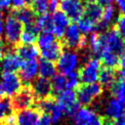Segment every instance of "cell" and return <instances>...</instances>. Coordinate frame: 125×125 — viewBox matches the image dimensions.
I'll return each instance as SVG.
<instances>
[{
  "label": "cell",
  "instance_id": "obj_1",
  "mask_svg": "<svg viewBox=\"0 0 125 125\" xmlns=\"http://www.w3.org/2000/svg\"><path fill=\"white\" fill-rule=\"evenodd\" d=\"M61 42L63 48L65 47L68 50L74 51L75 49H83L86 47L87 37L86 35L81 34L76 23H69L61 39Z\"/></svg>",
  "mask_w": 125,
  "mask_h": 125
},
{
  "label": "cell",
  "instance_id": "obj_2",
  "mask_svg": "<svg viewBox=\"0 0 125 125\" xmlns=\"http://www.w3.org/2000/svg\"><path fill=\"white\" fill-rule=\"evenodd\" d=\"M74 92L78 104L86 106L102 95L103 87L97 82L91 84H80Z\"/></svg>",
  "mask_w": 125,
  "mask_h": 125
},
{
  "label": "cell",
  "instance_id": "obj_3",
  "mask_svg": "<svg viewBox=\"0 0 125 125\" xmlns=\"http://www.w3.org/2000/svg\"><path fill=\"white\" fill-rule=\"evenodd\" d=\"M101 67L102 63L98 58L89 59L77 72L79 80L82 82V84L96 83L98 81V76Z\"/></svg>",
  "mask_w": 125,
  "mask_h": 125
},
{
  "label": "cell",
  "instance_id": "obj_4",
  "mask_svg": "<svg viewBox=\"0 0 125 125\" xmlns=\"http://www.w3.org/2000/svg\"><path fill=\"white\" fill-rule=\"evenodd\" d=\"M103 38L104 43V49L111 51L118 57H120L125 52V40L122 38V36L114 26H111L105 32H104Z\"/></svg>",
  "mask_w": 125,
  "mask_h": 125
},
{
  "label": "cell",
  "instance_id": "obj_5",
  "mask_svg": "<svg viewBox=\"0 0 125 125\" xmlns=\"http://www.w3.org/2000/svg\"><path fill=\"white\" fill-rule=\"evenodd\" d=\"M23 30V24L21 23L14 17L9 15L5 21V39L12 47L20 45L21 35Z\"/></svg>",
  "mask_w": 125,
  "mask_h": 125
},
{
  "label": "cell",
  "instance_id": "obj_6",
  "mask_svg": "<svg viewBox=\"0 0 125 125\" xmlns=\"http://www.w3.org/2000/svg\"><path fill=\"white\" fill-rule=\"evenodd\" d=\"M78 65V55L72 50H63L57 61V69L60 74L66 75L75 70Z\"/></svg>",
  "mask_w": 125,
  "mask_h": 125
},
{
  "label": "cell",
  "instance_id": "obj_7",
  "mask_svg": "<svg viewBox=\"0 0 125 125\" xmlns=\"http://www.w3.org/2000/svg\"><path fill=\"white\" fill-rule=\"evenodd\" d=\"M1 88L2 95L7 97H14L22 87V83L19 75L15 72H1Z\"/></svg>",
  "mask_w": 125,
  "mask_h": 125
},
{
  "label": "cell",
  "instance_id": "obj_8",
  "mask_svg": "<svg viewBox=\"0 0 125 125\" xmlns=\"http://www.w3.org/2000/svg\"><path fill=\"white\" fill-rule=\"evenodd\" d=\"M59 7L69 21H78L84 15V4L81 0H59Z\"/></svg>",
  "mask_w": 125,
  "mask_h": 125
},
{
  "label": "cell",
  "instance_id": "obj_9",
  "mask_svg": "<svg viewBox=\"0 0 125 125\" xmlns=\"http://www.w3.org/2000/svg\"><path fill=\"white\" fill-rule=\"evenodd\" d=\"M13 104L16 110L26 109L34 106L35 97L29 85H22L21 89L13 97Z\"/></svg>",
  "mask_w": 125,
  "mask_h": 125
},
{
  "label": "cell",
  "instance_id": "obj_10",
  "mask_svg": "<svg viewBox=\"0 0 125 125\" xmlns=\"http://www.w3.org/2000/svg\"><path fill=\"white\" fill-rule=\"evenodd\" d=\"M74 125H104V116L97 114L89 107H80L73 116Z\"/></svg>",
  "mask_w": 125,
  "mask_h": 125
},
{
  "label": "cell",
  "instance_id": "obj_11",
  "mask_svg": "<svg viewBox=\"0 0 125 125\" xmlns=\"http://www.w3.org/2000/svg\"><path fill=\"white\" fill-rule=\"evenodd\" d=\"M29 86L36 100H42L49 97H54L52 95V87H51L50 79H46L39 76L36 77L30 83Z\"/></svg>",
  "mask_w": 125,
  "mask_h": 125
},
{
  "label": "cell",
  "instance_id": "obj_12",
  "mask_svg": "<svg viewBox=\"0 0 125 125\" xmlns=\"http://www.w3.org/2000/svg\"><path fill=\"white\" fill-rule=\"evenodd\" d=\"M19 77L24 85H30V83L36 78L38 74V62L34 61H24L22 62L21 66L20 67Z\"/></svg>",
  "mask_w": 125,
  "mask_h": 125
},
{
  "label": "cell",
  "instance_id": "obj_13",
  "mask_svg": "<svg viewBox=\"0 0 125 125\" xmlns=\"http://www.w3.org/2000/svg\"><path fill=\"white\" fill-rule=\"evenodd\" d=\"M16 109L10 97L0 96V125L3 123H14Z\"/></svg>",
  "mask_w": 125,
  "mask_h": 125
},
{
  "label": "cell",
  "instance_id": "obj_14",
  "mask_svg": "<svg viewBox=\"0 0 125 125\" xmlns=\"http://www.w3.org/2000/svg\"><path fill=\"white\" fill-rule=\"evenodd\" d=\"M41 112L35 107L19 110L15 116L17 125H37Z\"/></svg>",
  "mask_w": 125,
  "mask_h": 125
},
{
  "label": "cell",
  "instance_id": "obj_15",
  "mask_svg": "<svg viewBox=\"0 0 125 125\" xmlns=\"http://www.w3.org/2000/svg\"><path fill=\"white\" fill-rule=\"evenodd\" d=\"M52 23H53V35L58 37L60 40L62 38L65 29L69 25L68 18L61 11H56L52 16Z\"/></svg>",
  "mask_w": 125,
  "mask_h": 125
},
{
  "label": "cell",
  "instance_id": "obj_16",
  "mask_svg": "<svg viewBox=\"0 0 125 125\" xmlns=\"http://www.w3.org/2000/svg\"><path fill=\"white\" fill-rule=\"evenodd\" d=\"M22 60L15 53L9 52L0 61V71L1 72H15L20 69L22 64Z\"/></svg>",
  "mask_w": 125,
  "mask_h": 125
},
{
  "label": "cell",
  "instance_id": "obj_17",
  "mask_svg": "<svg viewBox=\"0 0 125 125\" xmlns=\"http://www.w3.org/2000/svg\"><path fill=\"white\" fill-rule=\"evenodd\" d=\"M124 108H125L124 103L118 101L115 98H112L108 102V104L105 107V117L112 121H117V120L123 118Z\"/></svg>",
  "mask_w": 125,
  "mask_h": 125
},
{
  "label": "cell",
  "instance_id": "obj_18",
  "mask_svg": "<svg viewBox=\"0 0 125 125\" xmlns=\"http://www.w3.org/2000/svg\"><path fill=\"white\" fill-rule=\"evenodd\" d=\"M103 8L97 4L94 0H86L84 5V15L83 17L90 20L93 23H97L102 20Z\"/></svg>",
  "mask_w": 125,
  "mask_h": 125
},
{
  "label": "cell",
  "instance_id": "obj_19",
  "mask_svg": "<svg viewBox=\"0 0 125 125\" xmlns=\"http://www.w3.org/2000/svg\"><path fill=\"white\" fill-rule=\"evenodd\" d=\"M62 51H63V46H62L61 40H56L49 47L39 50V55L41 56V58L43 60L54 62L58 61V59L61 56Z\"/></svg>",
  "mask_w": 125,
  "mask_h": 125
},
{
  "label": "cell",
  "instance_id": "obj_20",
  "mask_svg": "<svg viewBox=\"0 0 125 125\" xmlns=\"http://www.w3.org/2000/svg\"><path fill=\"white\" fill-rule=\"evenodd\" d=\"M117 80L116 69L106 66H102L99 72L98 81L99 84L104 88H110V86Z\"/></svg>",
  "mask_w": 125,
  "mask_h": 125
},
{
  "label": "cell",
  "instance_id": "obj_21",
  "mask_svg": "<svg viewBox=\"0 0 125 125\" xmlns=\"http://www.w3.org/2000/svg\"><path fill=\"white\" fill-rule=\"evenodd\" d=\"M15 53L24 62V61H34L39 56V50L34 45H18L16 47Z\"/></svg>",
  "mask_w": 125,
  "mask_h": 125
},
{
  "label": "cell",
  "instance_id": "obj_22",
  "mask_svg": "<svg viewBox=\"0 0 125 125\" xmlns=\"http://www.w3.org/2000/svg\"><path fill=\"white\" fill-rule=\"evenodd\" d=\"M10 15L12 17H14L16 20H18L23 25H27V24L33 22L36 19V16L30 9V7H23V8L17 9V10L12 9Z\"/></svg>",
  "mask_w": 125,
  "mask_h": 125
},
{
  "label": "cell",
  "instance_id": "obj_23",
  "mask_svg": "<svg viewBox=\"0 0 125 125\" xmlns=\"http://www.w3.org/2000/svg\"><path fill=\"white\" fill-rule=\"evenodd\" d=\"M89 48L91 50V52L98 57H100L102 51L104 48V38H103V33H99V32H93L91 33L90 37H89Z\"/></svg>",
  "mask_w": 125,
  "mask_h": 125
},
{
  "label": "cell",
  "instance_id": "obj_24",
  "mask_svg": "<svg viewBox=\"0 0 125 125\" xmlns=\"http://www.w3.org/2000/svg\"><path fill=\"white\" fill-rule=\"evenodd\" d=\"M56 101L63 107L64 110L66 108L72 106L76 103H78L77 102V99H76L75 92L73 90H70V89H65L62 93H60L58 95Z\"/></svg>",
  "mask_w": 125,
  "mask_h": 125
},
{
  "label": "cell",
  "instance_id": "obj_25",
  "mask_svg": "<svg viewBox=\"0 0 125 125\" xmlns=\"http://www.w3.org/2000/svg\"><path fill=\"white\" fill-rule=\"evenodd\" d=\"M101 63L104 66L115 68L119 66V57L107 49H104L99 57Z\"/></svg>",
  "mask_w": 125,
  "mask_h": 125
},
{
  "label": "cell",
  "instance_id": "obj_26",
  "mask_svg": "<svg viewBox=\"0 0 125 125\" xmlns=\"http://www.w3.org/2000/svg\"><path fill=\"white\" fill-rule=\"evenodd\" d=\"M56 71H57V67L55 62L46 61V60H39L38 62V73L40 77L46 78V79H50L52 78L54 75H56Z\"/></svg>",
  "mask_w": 125,
  "mask_h": 125
},
{
  "label": "cell",
  "instance_id": "obj_27",
  "mask_svg": "<svg viewBox=\"0 0 125 125\" xmlns=\"http://www.w3.org/2000/svg\"><path fill=\"white\" fill-rule=\"evenodd\" d=\"M109 89L113 98L125 104V79H117Z\"/></svg>",
  "mask_w": 125,
  "mask_h": 125
},
{
  "label": "cell",
  "instance_id": "obj_28",
  "mask_svg": "<svg viewBox=\"0 0 125 125\" xmlns=\"http://www.w3.org/2000/svg\"><path fill=\"white\" fill-rule=\"evenodd\" d=\"M35 22L39 26L40 30H43L44 32L52 33V31H53L52 16H50L49 13H46V14L41 15V16H37L36 19H35Z\"/></svg>",
  "mask_w": 125,
  "mask_h": 125
},
{
  "label": "cell",
  "instance_id": "obj_29",
  "mask_svg": "<svg viewBox=\"0 0 125 125\" xmlns=\"http://www.w3.org/2000/svg\"><path fill=\"white\" fill-rule=\"evenodd\" d=\"M51 82V87H52V95H59L62 93L63 90L66 89L65 87V77L64 75L62 74H56L52 77Z\"/></svg>",
  "mask_w": 125,
  "mask_h": 125
},
{
  "label": "cell",
  "instance_id": "obj_30",
  "mask_svg": "<svg viewBox=\"0 0 125 125\" xmlns=\"http://www.w3.org/2000/svg\"><path fill=\"white\" fill-rule=\"evenodd\" d=\"M37 45L39 47V49H45L47 47H49L50 45H52L56 39H55V36L50 33V32H42L40 33L38 36H37Z\"/></svg>",
  "mask_w": 125,
  "mask_h": 125
},
{
  "label": "cell",
  "instance_id": "obj_31",
  "mask_svg": "<svg viewBox=\"0 0 125 125\" xmlns=\"http://www.w3.org/2000/svg\"><path fill=\"white\" fill-rule=\"evenodd\" d=\"M77 27L82 32L84 35L87 33H92L95 32V23H93L90 20H88L85 17H82L78 21H77Z\"/></svg>",
  "mask_w": 125,
  "mask_h": 125
},
{
  "label": "cell",
  "instance_id": "obj_32",
  "mask_svg": "<svg viewBox=\"0 0 125 125\" xmlns=\"http://www.w3.org/2000/svg\"><path fill=\"white\" fill-rule=\"evenodd\" d=\"M63 114H64V109H63V107L56 101L55 104L53 105L52 109H51L50 112H49V115H50V117H51V121H52L53 123H58L60 120H62Z\"/></svg>",
  "mask_w": 125,
  "mask_h": 125
},
{
  "label": "cell",
  "instance_id": "obj_33",
  "mask_svg": "<svg viewBox=\"0 0 125 125\" xmlns=\"http://www.w3.org/2000/svg\"><path fill=\"white\" fill-rule=\"evenodd\" d=\"M64 77H65V87H66V89H70V90L74 91L80 85L79 76H78V73L76 71H72V72L64 75Z\"/></svg>",
  "mask_w": 125,
  "mask_h": 125
},
{
  "label": "cell",
  "instance_id": "obj_34",
  "mask_svg": "<svg viewBox=\"0 0 125 125\" xmlns=\"http://www.w3.org/2000/svg\"><path fill=\"white\" fill-rule=\"evenodd\" d=\"M114 12L115 11H114V8H113L112 5L104 8V10H103V16H102V20L101 21H103L104 23H106V24L109 25L110 24V21H112V19L114 17Z\"/></svg>",
  "mask_w": 125,
  "mask_h": 125
},
{
  "label": "cell",
  "instance_id": "obj_35",
  "mask_svg": "<svg viewBox=\"0 0 125 125\" xmlns=\"http://www.w3.org/2000/svg\"><path fill=\"white\" fill-rule=\"evenodd\" d=\"M116 30L119 32V34L122 36V38L125 40V16L119 15L118 18L115 21V24L113 25Z\"/></svg>",
  "mask_w": 125,
  "mask_h": 125
},
{
  "label": "cell",
  "instance_id": "obj_36",
  "mask_svg": "<svg viewBox=\"0 0 125 125\" xmlns=\"http://www.w3.org/2000/svg\"><path fill=\"white\" fill-rule=\"evenodd\" d=\"M51 117L48 113H41L37 125H51Z\"/></svg>",
  "mask_w": 125,
  "mask_h": 125
},
{
  "label": "cell",
  "instance_id": "obj_37",
  "mask_svg": "<svg viewBox=\"0 0 125 125\" xmlns=\"http://www.w3.org/2000/svg\"><path fill=\"white\" fill-rule=\"evenodd\" d=\"M11 6L13 10L21 9L23 7H28L26 4V0H11Z\"/></svg>",
  "mask_w": 125,
  "mask_h": 125
},
{
  "label": "cell",
  "instance_id": "obj_38",
  "mask_svg": "<svg viewBox=\"0 0 125 125\" xmlns=\"http://www.w3.org/2000/svg\"><path fill=\"white\" fill-rule=\"evenodd\" d=\"M59 7V0H49L48 13H55Z\"/></svg>",
  "mask_w": 125,
  "mask_h": 125
},
{
  "label": "cell",
  "instance_id": "obj_39",
  "mask_svg": "<svg viewBox=\"0 0 125 125\" xmlns=\"http://www.w3.org/2000/svg\"><path fill=\"white\" fill-rule=\"evenodd\" d=\"M9 52H10V51H9V48L7 47V45H6L3 41L0 40V61H1Z\"/></svg>",
  "mask_w": 125,
  "mask_h": 125
},
{
  "label": "cell",
  "instance_id": "obj_40",
  "mask_svg": "<svg viewBox=\"0 0 125 125\" xmlns=\"http://www.w3.org/2000/svg\"><path fill=\"white\" fill-rule=\"evenodd\" d=\"M97 4H99L103 9L107 7V6H110L112 5V0H94Z\"/></svg>",
  "mask_w": 125,
  "mask_h": 125
},
{
  "label": "cell",
  "instance_id": "obj_41",
  "mask_svg": "<svg viewBox=\"0 0 125 125\" xmlns=\"http://www.w3.org/2000/svg\"><path fill=\"white\" fill-rule=\"evenodd\" d=\"M10 6H11V0H0V10L1 11L10 8Z\"/></svg>",
  "mask_w": 125,
  "mask_h": 125
},
{
  "label": "cell",
  "instance_id": "obj_42",
  "mask_svg": "<svg viewBox=\"0 0 125 125\" xmlns=\"http://www.w3.org/2000/svg\"><path fill=\"white\" fill-rule=\"evenodd\" d=\"M121 70L125 72V52L119 57V67Z\"/></svg>",
  "mask_w": 125,
  "mask_h": 125
},
{
  "label": "cell",
  "instance_id": "obj_43",
  "mask_svg": "<svg viewBox=\"0 0 125 125\" xmlns=\"http://www.w3.org/2000/svg\"><path fill=\"white\" fill-rule=\"evenodd\" d=\"M116 2H117L119 10L121 12V15L125 16V0H116Z\"/></svg>",
  "mask_w": 125,
  "mask_h": 125
},
{
  "label": "cell",
  "instance_id": "obj_44",
  "mask_svg": "<svg viewBox=\"0 0 125 125\" xmlns=\"http://www.w3.org/2000/svg\"><path fill=\"white\" fill-rule=\"evenodd\" d=\"M2 34H3V22L2 21H0V40L2 38Z\"/></svg>",
  "mask_w": 125,
  "mask_h": 125
},
{
  "label": "cell",
  "instance_id": "obj_45",
  "mask_svg": "<svg viewBox=\"0 0 125 125\" xmlns=\"http://www.w3.org/2000/svg\"><path fill=\"white\" fill-rule=\"evenodd\" d=\"M1 125H17V124L16 123H3Z\"/></svg>",
  "mask_w": 125,
  "mask_h": 125
},
{
  "label": "cell",
  "instance_id": "obj_46",
  "mask_svg": "<svg viewBox=\"0 0 125 125\" xmlns=\"http://www.w3.org/2000/svg\"><path fill=\"white\" fill-rule=\"evenodd\" d=\"M3 18V11H1L0 10V21H1V19Z\"/></svg>",
  "mask_w": 125,
  "mask_h": 125
},
{
  "label": "cell",
  "instance_id": "obj_47",
  "mask_svg": "<svg viewBox=\"0 0 125 125\" xmlns=\"http://www.w3.org/2000/svg\"><path fill=\"white\" fill-rule=\"evenodd\" d=\"M0 96H2V88H1V82H0Z\"/></svg>",
  "mask_w": 125,
  "mask_h": 125
},
{
  "label": "cell",
  "instance_id": "obj_48",
  "mask_svg": "<svg viewBox=\"0 0 125 125\" xmlns=\"http://www.w3.org/2000/svg\"><path fill=\"white\" fill-rule=\"evenodd\" d=\"M124 115H125V108H124Z\"/></svg>",
  "mask_w": 125,
  "mask_h": 125
},
{
  "label": "cell",
  "instance_id": "obj_49",
  "mask_svg": "<svg viewBox=\"0 0 125 125\" xmlns=\"http://www.w3.org/2000/svg\"><path fill=\"white\" fill-rule=\"evenodd\" d=\"M115 1H116V0H115Z\"/></svg>",
  "mask_w": 125,
  "mask_h": 125
}]
</instances>
